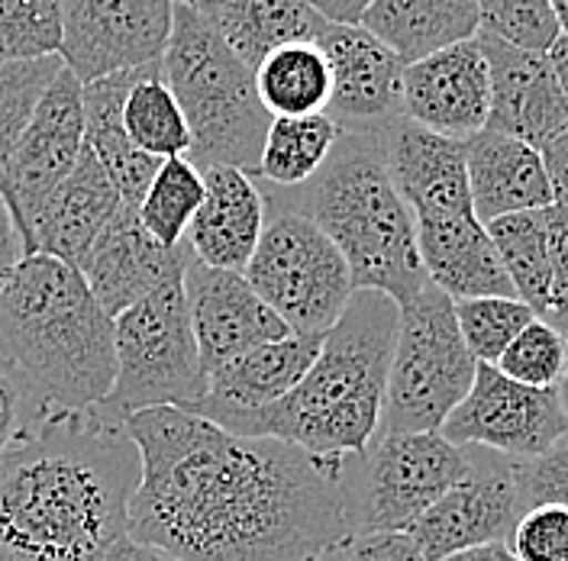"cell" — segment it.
I'll return each instance as SVG.
<instances>
[{
    "mask_svg": "<svg viewBox=\"0 0 568 561\" xmlns=\"http://www.w3.org/2000/svg\"><path fill=\"white\" fill-rule=\"evenodd\" d=\"M339 126L326 113L272 116L258 155L255 181L268 187H301L317 175L339 142Z\"/></svg>",
    "mask_w": 568,
    "mask_h": 561,
    "instance_id": "cell-30",
    "label": "cell"
},
{
    "mask_svg": "<svg viewBox=\"0 0 568 561\" xmlns=\"http://www.w3.org/2000/svg\"><path fill=\"white\" fill-rule=\"evenodd\" d=\"M453 446L488 449L500 458L532 461L549 456L568 436V417L556 387H527L481 365L465 400L439 429Z\"/></svg>",
    "mask_w": 568,
    "mask_h": 561,
    "instance_id": "cell-11",
    "label": "cell"
},
{
    "mask_svg": "<svg viewBox=\"0 0 568 561\" xmlns=\"http://www.w3.org/2000/svg\"><path fill=\"white\" fill-rule=\"evenodd\" d=\"M453 304L462 339L481 365H497L504 349L536 319L530 307L517 297H468Z\"/></svg>",
    "mask_w": 568,
    "mask_h": 561,
    "instance_id": "cell-35",
    "label": "cell"
},
{
    "mask_svg": "<svg viewBox=\"0 0 568 561\" xmlns=\"http://www.w3.org/2000/svg\"><path fill=\"white\" fill-rule=\"evenodd\" d=\"M343 549H346V545H339V549H329V552H323V555H317V559H311V561H346Z\"/></svg>",
    "mask_w": 568,
    "mask_h": 561,
    "instance_id": "cell-53",
    "label": "cell"
},
{
    "mask_svg": "<svg viewBox=\"0 0 568 561\" xmlns=\"http://www.w3.org/2000/svg\"><path fill=\"white\" fill-rule=\"evenodd\" d=\"M181 290L207 375L243 351L291 336L282 316L248 287L240 272L207 268L191 252Z\"/></svg>",
    "mask_w": 568,
    "mask_h": 561,
    "instance_id": "cell-15",
    "label": "cell"
},
{
    "mask_svg": "<svg viewBox=\"0 0 568 561\" xmlns=\"http://www.w3.org/2000/svg\"><path fill=\"white\" fill-rule=\"evenodd\" d=\"M62 49V0H0V62L45 59Z\"/></svg>",
    "mask_w": 568,
    "mask_h": 561,
    "instance_id": "cell-36",
    "label": "cell"
},
{
    "mask_svg": "<svg viewBox=\"0 0 568 561\" xmlns=\"http://www.w3.org/2000/svg\"><path fill=\"white\" fill-rule=\"evenodd\" d=\"M142 458L130 539L178 561H311L355 536L346 461L236 436L178 407L126 420Z\"/></svg>",
    "mask_w": 568,
    "mask_h": 561,
    "instance_id": "cell-1",
    "label": "cell"
},
{
    "mask_svg": "<svg viewBox=\"0 0 568 561\" xmlns=\"http://www.w3.org/2000/svg\"><path fill=\"white\" fill-rule=\"evenodd\" d=\"M414 226L426 278L443 294H449L453 300L514 297L488 226L475 213L414 220Z\"/></svg>",
    "mask_w": 568,
    "mask_h": 561,
    "instance_id": "cell-24",
    "label": "cell"
},
{
    "mask_svg": "<svg viewBox=\"0 0 568 561\" xmlns=\"http://www.w3.org/2000/svg\"><path fill=\"white\" fill-rule=\"evenodd\" d=\"M462 145L471 207L485 226L510 213L542 211L556 204L539 149L491 130L475 133Z\"/></svg>",
    "mask_w": 568,
    "mask_h": 561,
    "instance_id": "cell-23",
    "label": "cell"
},
{
    "mask_svg": "<svg viewBox=\"0 0 568 561\" xmlns=\"http://www.w3.org/2000/svg\"><path fill=\"white\" fill-rule=\"evenodd\" d=\"M524 510L532 503H568V436L542 458L514 461Z\"/></svg>",
    "mask_w": 568,
    "mask_h": 561,
    "instance_id": "cell-40",
    "label": "cell"
},
{
    "mask_svg": "<svg viewBox=\"0 0 568 561\" xmlns=\"http://www.w3.org/2000/svg\"><path fill=\"white\" fill-rule=\"evenodd\" d=\"M488 106L491 81L478 35L404 65L400 116L429 133L456 142L471 140L488 126Z\"/></svg>",
    "mask_w": 568,
    "mask_h": 561,
    "instance_id": "cell-14",
    "label": "cell"
},
{
    "mask_svg": "<svg viewBox=\"0 0 568 561\" xmlns=\"http://www.w3.org/2000/svg\"><path fill=\"white\" fill-rule=\"evenodd\" d=\"M382 149L390 181L414 220L475 213L462 142L429 133L407 116H397L382 130Z\"/></svg>",
    "mask_w": 568,
    "mask_h": 561,
    "instance_id": "cell-20",
    "label": "cell"
},
{
    "mask_svg": "<svg viewBox=\"0 0 568 561\" xmlns=\"http://www.w3.org/2000/svg\"><path fill=\"white\" fill-rule=\"evenodd\" d=\"M187 246H159L140 223V213L133 207H120L116 216L106 223L91 252L81 258L78 272L88 280L91 294L113 319L133 304L152 297L162 287H172L184 280Z\"/></svg>",
    "mask_w": 568,
    "mask_h": 561,
    "instance_id": "cell-19",
    "label": "cell"
},
{
    "mask_svg": "<svg viewBox=\"0 0 568 561\" xmlns=\"http://www.w3.org/2000/svg\"><path fill=\"white\" fill-rule=\"evenodd\" d=\"M559 400H562V410H566V417H568V361H566V375H562V381H559Z\"/></svg>",
    "mask_w": 568,
    "mask_h": 561,
    "instance_id": "cell-51",
    "label": "cell"
},
{
    "mask_svg": "<svg viewBox=\"0 0 568 561\" xmlns=\"http://www.w3.org/2000/svg\"><path fill=\"white\" fill-rule=\"evenodd\" d=\"M475 371L478 361L462 339L453 297L426 284L400 307L378 436L439 432L465 400Z\"/></svg>",
    "mask_w": 568,
    "mask_h": 561,
    "instance_id": "cell-7",
    "label": "cell"
},
{
    "mask_svg": "<svg viewBox=\"0 0 568 561\" xmlns=\"http://www.w3.org/2000/svg\"><path fill=\"white\" fill-rule=\"evenodd\" d=\"M98 561H178L175 555H169L159 545L149 542H136V539H120L116 545H110V552H104Z\"/></svg>",
    "mask_w": 568,
    "mask_h": 561,
    "instance_id": "cell-47",
    "label": "cell"
},
{
    "mask_svg": "<svg viewBox=\"0 0 568 561\" xmlns=\"http://www.w3.org/2000/svg\"><path fill=\"white\" fill-rule=\"evenodd\" d=\"M133 78L136 71H120V74H106V78L81 84V106H84V145L94 152L106 177L113 181L123 207L136 211L162 162L140 152L126 136L123 101H126Z\"/></svg>",
    "mask_w": 568,
    "mask_h": 561,
    "instance_id": "cell-26",
    "label": "cell"
},
{
    "mask_svg": "<svg viewBox=\"0 0 568 561\" xmlns=\"http://www.w3.org/2000/svg\"><path fill=\"white\" fill-rule=\"evenodd\" d=\"M27 258L23 239L13 226V216L7 211V204L0 201V284L10 278V272Z\"/></svg>",
    "mask_w": 568,
    "mask_h": 561,
    "instance_id": "cell-45",
    "label": "cell"
},
{
    "mask_svg": "<svg viewBox=\"0 0 568 561\" xmlns=\"http://www.w3.org/2000/svg\"><path fill=\"white\" fill-rule=\"evenodd\" d=\"M204 201V175L191 159H165L152 177L149 191L142 194L140 223L142 230L165 248L184 243L187 226Z\"/></svg>",
    "mask_w": 568,
    "mask_h": 561,
    "instance_id": "cell-33",
    "label": "cell"
},
{
    "mask_svg": "<svg viewBox=\"0 0 568 561\" xmlns=\"http://www.w3.org/2000/svg\"><path fill=\"white\" fill-rule=\"evenodd\" d=\"M488 236L497 248V258L514 287V297L524 300L539 319L552 314V275H549V252L542 211L510 213L488 223Z\"/></svg>",
    "mask_w": 568,
    "mask_h": 561,
    "instance_id": "cell-31",
    "label": "cell"
},
{
    "mask_svg": "<svg viewBox=\"0 0 568 561\" xmlns=\"http://www.w3.org/2000/svg\"><path fill=\"white\" fill-rule=\"evenodd\" d=\"M159 69L187 120L191 165L201 172L230 165L255 177L272 113L258 101L255 71L223 42L207 13L175 3Z\"/></svg>",
    "mask_w": 568,
    "mask_h": 561,
    "instance_id": "cell-6",
    "label": "cell"
},
{
    "mask_svg": "<svg viewBox=\"0 0 568 561\" xmlns=\"http://www.w3.org/2000/svg\"><path fill=\"white\" fill-rule=\"evenodd\" d=\"M0 361L49 410H88L116 378L113 319L78 268L27 255L0 284Z\"/></svg>",
    "mask_w": 568,
    "mask_h": 561,
    "instance_id": "cell-4",
    "label": "cell"
},
{
    "mask_svg": "<svg viewBox=\"0 0 568 561\" xmlns=\"http://www.w3.org/2000/svg\"><path fill=\"white\" fill-rule=\"evenodd\" d=\"M542 165L559 207H568V130L542 149Z\"/></svg>",
    "mask_w": 568,
    "mask_h": 561,
    "instance_id": "cell-44",
    "label": "cell"
},
{
    "mask_svg": "<svg viewBox=\"0 0 568 561\" xmlns=\"http://www.w3.org/2000/svg\"><path fill=\"white\" fill-rule=\"evenodd\" d=\"M546 252H549V275H552V314L549 323L562 329L568 314V207L549 204L542 207Z\"/></svg>",
    "mask_w": 568,
    "mask_h": 561,
    "instance_id": "cell-42",
    "label": "cell"
},
{
    "mask_svg": "<svg viewBox=\"0 0 568 561\" xmlns=\"http://www.w3.org/2000/svg\"><path fill=\"white\" fill-rule=\"evenodd\" d=\"M120 207L123 201L113 181L106 177L94 152L84 145L71 175L45 197V204L36 213L27 255H52L78 268Z\"/></svg>",
    "mask_w": 568,
    "mask_h": 561,
    "instance_id": "cell-22",
    "label": "cell"
},
{
    "mask_svg": "<svg viewBox=\"0 0 568 561\" xmlns=\"http://www.w3.org/2000/svg\"><path fill=\"white\" fill-rule=\"evenodd\" d=\"M323 336H284L243 351L207 375V394L187 407L194 417H211L226 410H262L278 404L307 375L317 358Z\"/></svg>",
    "mask_w": 568,
    "mask_h": 561,
    "instance_id": "cell-25",
    "label": "cell"
},
{
    "mask_svg": "<svg viewBox=\"0 0 568 561\" xmlns=\"http://www.w3.org/2000/svg\"><path fill=\"white\" fill-rule=\"evenodd\" d=\"M142 458L126 422L45 410L0 461V561H98L130 536Z\"/></svg>",
    "mask_w": 568,
    "mask_h": 561,
    "instance_id": "cell-2",
    "label": "cell"
},
{
    "mask_svg": "<svg viewBox=\"0 0 568 561\" xmlns=\"http://www.w3.org/2000/svg\"><path fill=\"white\" fill-rule=\"evenodd\" d=\"M333 94L326 116L343 133H382L400 116L404 62L365 27L326 23L317 35Z\"/></svg>",
    "mask_w": 568,
    "mask_h": 561,
    "instance_id": "cell-16",
    "label": "cell"
},
{
    "mask_svg": "<svg viewBox=\"0 0 568 561\" xmlns=\"http://www.w3.org/2000/svg\"><path fill=\"white\" fill-rule=\"evenodd\" d=\"M524 517V500L517 491L514 461H500L481 471L471 461V475L443 493L424 517L407 529L426 561H443L456 552L507 542L517 520Z\"/></svg>",
    "mask_w": 568,
    "mask_h": 561,
    "instance_id": "cell-17",
    "label": "cell"
},
{
    "mask_svg": "<svg viewBox=\"0 0 568 561\" xmlns=\"http://www.w3.org/2000/svg\"><path fill=\"white\" fill-rule=\"evenodd\" d=\"M113 349L116 378L101 400V410L113 420L126 422L152 407L187 410L207 394V371L181 284L162 287L113 316Z\"/></svg>",
    "mask_w": 568,
    "mask_h": 561,
    "instance_id": "cell-8",
    "label": "cell"
},
{
    "mask_svg": "<svg viewBox=\"0 0 568 561\" xmlns=\"http://www.w3.org/2000/svg\"><path fill=\"white\" fill-rule=\"evenodd\" d=\"M258 187L265 204L317 223L343 252L355 290H378L404 307L429 284L414 213L390 181L382 133H339L333 155L307 184Z\"/></svg>",
    "mask_w": 568,
    "mask_h": 561,
    "instance_id": "cell-5",
    "label": "cell"
},
{
    "mask_svg": "<svg viewBox=\"0 0 568 561\" xmlns=\"http://www.w3.org/2000/svg\"><path fill=\"white\" fill-rule=\"evenodd\" d=\"M255 91L272 116L326 113L333 78L317 42H291L275 49L255 69Z\"/></svg>",
    "mask_w": 568,
    "mask_h": 561,
    "instance_id": "cell-29",
    "label": "cell"
},
{
    "mask_svg": "<svg viewBox=\"0 0 568 561\" xmlns=\"http://www.w3.org/2000/svg\"><path fill=\"white\" fill-rule=\"evenodd\" d=\"M397 323L400 307L390 297L355 290L291 394L262 410H226L204 420L236 436L278 439L314 458L365 456L382 429Z\"/></svg>",
    "mask_w": 568,
    "mask_h": 561,
    "instance_id": "cell-3",
    "label": "cell"
},
{
    "mask_svg": "<svg viewBox=\"0 0 568 561\" xmlns=\"http://www.w3.org/2000/svg\"><path fill=\"white\" fill-rule=\"evenodd\" d=\"M175 3H184V7H194V10H201V13H207L216 0H175Z\"/></svg>",
    "mask_w": 568,
    "mask_h": 561,
    "instance_id": "cell-52",
    "label": "cell"
},
{
    "mask_svg": "<svg viewBox=\"0 0 568 561\" xmlns=\"http://www.w3.org/2000/svg\"><path fill=\"white\" fill-rule=\"evenodd\" d=\"M549 59H552V69H556V74H559V84H562V91H566V101H568V35H559V39L552 42Z\"/></svg>",
    "mask_w": 568,
    "mask_h": 561,
    "instance_id": "cell-49",
    "label": "cell"
},
{
    "mask_svg": "<svg viewBox=\"0 0 568 561\" xmlns=\"http://www.w3.org/2000/svg\"><path fill=\"white\" fill-rule=\"evenodd\" d=\"M520 561H568V503H532L510 532Z\"/></svg>",
    "mask_w": 568,
    "mask_h": 561,
    "instance_id": "cell-39",
    "label": "cell"
},
{
    "mask_svg": "<svg viewBox=\"0 0 568 561\" xmlns=\"http://www.w3.org/2000/svg\"><path fill=\"white\" fill-rule=\"evenodd\" d=\"M346 561H426L407 532H365L343 549Z\"/></svg>",
    "mask_w": 568,
    "mask_h": 561,
    "instance_id": "cell-43",
    "label": "cell"
},
{
    "mask_svg": "<svg viewBox=\"0 0 568 561\" xmlns=\"http://www.w3.org/2000/svg\"><path fill=\"white\" fill-rule=\"evenodd\" d=\"M552 13H556L559 33L568 35V0H552Z\"/></svg>",
    "mask_w": 568,
    "mask_h": 561,
    "instance_id": "cell-50",
    "label": "cell"
},
{
    "mask_svg": "<svg viewBox=\"0 0 568 561\" xmlns=\"http://www.w3.org/2000/svg\"><path fill=\"white\" fill-rule=\"evenodd\" d=\"M204 175V201L194 213L184 246L220 272H246L248 258L265 230V197L258 181L230 165H211Z\"/></svg>",
    "mask_w": 568,
    "mask_h": 561,
    "instance_id": "cell-21",
    "label": "cell"
},
{
    "mask_svg": "<svg viewBox=\"0 0 568 561\" xmlns=\"http://www.w3.org/2000/svg\"><path fill=\"white\" fill-rule=\"evenodd\" d=\"M175 0H62V62L81 81L159 65Z\"/></svg>",
    "mask_w": 568,
    "mask_h": 561,
    "instance_id": "cell-12",
    "label": "cell"
},
{
    "mask_svg": "<svg viewBox=\"0 0 568 561\" xmlns=\"http://www.w3.org/2000/svg\"><path fill=\"white\" fill-rule=\"evenodd\" d=\"M243 278L294 336H326L355 294L343 252L317 223L265 204V230Z\"/></svg>",
    "mask_w": 568,
    "mask_h": 561,
    "instance_id": "cell-9",
    "label": "cell"
},
{
    "mask_svg": "<svg viewBox=\"0 0 568 561\" xmlns=\"http://www.w3.org/2000/svg\"><path fill=\"white\" fill-rule=\"evenodd\" d=\"M568 336L549 319H532L530 326L497 358V371L527 387H559L566 375Z\"/></svg>",
    "mask_w": 568,
    "mask_h": 561,
    "instance_id": "cell-37",
    "label": "cell"
},
{
    "mask_svg": "<svg viewBox=\"0 0 568 561\" xmlns=\"http://www.w3.org/2000/svg\"><path fill=\"white\" fill-rule=\"evenodd\" d=\"M443 561H520L507 542H488V545H475V549H465V552H456L449 559Z\"/></svg>",
    "mask_w": 568,
    "mask_h": 561,
    "instance_id": "cell-48",
    "label": "cell"
},
{
    "mask_svg": "<svg viewBox=\"0 0 568 561\" xmlns=\"http://www.w3.org/2000/svg\"><path fill=\"white\" fill-rule=\"evenodd\" d=\"M123 126L133 145L165 162V159H187L191 152V130L187 120L181 113V104L172 94V88L165 84L162 69H140L126 101H123Z\"/></svg>",
    "mask_w": 568,
    "mask_h": 561,
    "instance_id": "cell-32",
    "label": "cell"
},
{
    "mask_svg": "<svg viewBox=\"0 0 568 561\" xmlns=\"http://www.w3.org/2000/svg\"><path fill=\"white\" fill-rule=\"evenodd\" d=\"M84 152V106L81 81L69 69L62 71L42 104L36 106L30 126L17 140L0 169V201L13 216V226L30 243V226L45 197L71 175Z\"/></svg>",
    "mask_w": 568,
    "mask_h": 561,
    "instance_id": "cell-13",
    "label": "cell"
},
{
    "mask_svg": "<svg viewBox=\"0 0 568 561\" xmlns=\"http://www.w3.org/2000/svg\"><path fill=\"white\" fill-rule=\"evenodd\" d=\"M62 71V55L0 62V169Z\"/></svg>",
    "mask_w": 568,
    "mask_h": 561,
    "instance_id": "cell-34",
    "label": "cell"
},
{
    "mask_svg": "<svg viewBox=\"0 0 568 561\" xmlns=\"http://www.w3.org/2000/svg\"><path fill=\"white\" fill-rule=\"evenodd\" d=\"M410 65L478 35V0H372L362 23Z\"/></svg>",
    "mask_w": 568,
    "mask_h": 561,
    "instance_id": "cell-27",
    "label": "cell"
},
{
    "mask_svg": "<svg viewBox=\"0 0 568 561\" xmlns=\"http://www.w3.org/2000/svg\"><path fill=\"white\" fill-rule=\"evenodd\" d=\"M478 35L530 52H549L562 33L552 0H478Z\"/></svg>",
    "mask_w": 568,
    "mask_h": 561,
    "instance_id": "cell-38",
    "label": "cell"
},
{
    "mask_svg": "<svg viewBox=\"0 0 568 561\" xmlns=\"http://www.w3.org/2000/svg\"><path fill=\"white\" fill-rule=\"evenodd\" d=\"M45 410L49 407H42L30 394V387L0 361V461Z\"/></svg>",
    "mask_w": 568,
    "mask_h": 561,
    "instance_id": "cell-41",
    "label": "cell"
},
{
    "mask_svg": "<svg viewBox=\"0 0 568 561\" xmlns=\"http://www.w3.org/2000/svg\"><path fill=\"white\" fill-rule=\"evenodd\" d=\"M471 475V458L443 432H388L349 458L346 493L355 536L407 532Z\"/></svg>",
    "mask_w": 568,
    "mask_h": 561,
    "instance_id": "cell-10",
    "label": "cell"
},
{
    "mask_svg": "<svg viewBox=\"0 0 568 561\" xmlns=\"http://www.w3.org/2000/svg\"><path fill=\"white\" fill-rule=\"evenodd\" d=\"M326 23H343V27H358L372 0H307Z\"/></svg>",
    "mask_w": 568,
    "mask_h": 561,
    "instance_id": "cell-46",
    "label": "cell"
},
{
    "mask_svg": "<svg viewBox=\"0 0 568 561\" xmlns=\"http://www.w3.org/2000/svg\"><path fill=\"white\" fill-rule=\"evenodd\" d=\"M562 333H566V336H568V314H566V323H562Z\"/></svg>",
    "mask_w": 568,
    "mask_h": 561,
    "instance_id": "cell-54",
    "label": "cell"
},
{
    "mask_svg": "<svg viewBox=\"0 0 568 561\" xmlns=\"http://www.w3.org/2000/svg\"><path fill=\"white\" fill-rule=\"evenodd\" d=\"M207 17L252 71L282 45L317 42L326 27L307 0H216Z\"/></svg>",
    "mask_w": 568,
    "mask_h": 561,
    "instance_id": "cell-28",
    "label": "cell"
},
{
    "mask_svg": "<svg viewBox=\"0 0 568 561\" xmlns=\"http://www.w3.org/2000/svg\"><path fill=\"white\" fill-rule=\"evenodd\" d=\"M478 42L488 59L491 81V106L485 130L527 142L542 152L568 130L566 91L559 84L549 52L517 49L491 35H478Z\"/></svg>",
    "mask_w": 568,
    "mask_h": 561,
    "instance_id": "cell-18",
    "label": "cell"
}]
</instances>
